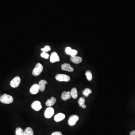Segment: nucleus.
Masks as SVG:
<instances>
[{
    "instance_id": "nucleus-9",
    "label": "nucleus",
    "mask_w": 135,
    "mask_h": 135,
    "mask_svg": "<svg viewBox=\"0 0 135 135\" xmlns=\"http://www.w3.org/2000/svg\"><path fill=\"white\" fill-rule=\"evenodd\" d=\"M39 90L38 84H34L30 89V93L33 95H35L38 93Z\"/></svg>"
},
{
    "instance_id": "nucleus-17",
    "label": "nucleus",
    "mask_w": 135,
    "mask_h": 135,
    "mask_svg": "<svg viewBox=\"0 0 135 135\" xmlns=\"http://www.w3.org/2000/svg\"><path fill=\"white\" fill-rule=\"evenodd\" d=\"M85 101V99L83 97H81V98H80L79 101H78V102L79 104V106L80 107H82L83 109H85L86 107V105L84 104Z\"/></svg>"
},
{
    "instance_id": "nucleus-11",
    "label": "nucleus",
    "mask_w": 135,
    "mask_h": 135,
    "mask_svg": "<svg viewBox=\"0 0 135 135\" xmlns=\"http://www.w3.org/2000/svg\"><path fill=\"white\" fill-rule=\"evenodd\" d=\"M65 115L63 113H58L55 116L54 120L55 121L59 122L62 121L65 119Z\"/></svg>"
},
{
    "instance_id": "nucleus-16",
    "label": "nucleus",
    "mask_w": 135,
    "mask_h": 135,
    "mask_svg": "<svg viewBox=\"0 0 135 135\" xmlns=\"http://www.w3.org/2000/svg\"><path fill=\"white\" fill-rule=\"evenodd\" d=\"M71 97L73 99H76L77 98L78 92L76 88H73L71 89Z\"/></svg>"
},
{
    "instance_id": "nucleus-7",
    "label": "nucleus",
    "mask_w": 135,
    "mask_h": 135,
    "mask_svg": "<svg viewBox=\"0 0 135 135\" xmlns=\"http://www.w3.org/2000/svg\"><path fill=\"white\" fill-rule=\"evenodd\" d=\"M31 108L36 111H39L42 108V105L40 102L38 101H36L32 104Z\"/></svg>"
},
{
    "instance_id": "nucleus-3",
    "label": "nucleus",
    "mask_w": 135,
    "mask_h": 135,
    "mask_svg": "<svg viewBox=\"0 0 135 135\" xmlns=\"http://www.w3.org/2000/svg\"><path fill=\"white\" fill-rule=\"evenodd\" d=\"M55 79L58 81L68 82L70 80L69 76L64 74H58L55 76Z\"/></svg>"
},
{
    "instance_id": "nucleus-4",
    "label": "nucleus",
    "mask_w": 135,
    "mask_h": 135,
    "mask_svg": "<svg viewBox=\"0 0 135 135\" xmlns=\"http://www.w3.org/2000/svg\"><path fill=\"white\" fill-rule=\"evenodd\" d=\"M21 82V79L19 76L14 78L10 82V85L12 88H16L19 86Z\"/></svg>"
},
{
    "instance_id": "nucleus-15",
    "label": "nucleus",
    "mask_w": 135,
    "mask_h": 135,
    "mask_svg": "<svg viewBox=\"0 0 135 135\" xmlns=\"http://www.w3.org/2000/svg\"><path fill=\"white\" fill-rule=\"evenodd\" d=\"M56 102V99L54 97H52L51 98L47 100L46 102V105L48 107H51L55 104Z\"/></svg>"
},
{
    "instance_id": "nucleus-13",
    "label": "nucleus",
    "mask_w": 135,
    "mask_h": 135,
    "mask_svg": "<svg viewBox=\"0 0 135 135\" xmlns=\"http://www.w3.org/2000/svg\"><path fill=\"white\" fill-rule=\"evenodd\" d=\"M71 92L64 91L62 92L61 96V98L63 100L67 101V100L71 98Z\"/></svg>"
},
{
    "instance_id": "nucleus-25",
    "label": "nucleus",
    "mask_w": 135,
    "mask_h": 135,
    "mask_svg": "<svg viewBox=\"0 0 135 135\" xmlns=\"http://www.w3.org/2000/svg\"><path fill=\"white\" fill-rule=\"evenodd\" d=\"M71 50H72V49L70 47H67L65 49V52L67 55H69Z\"/></svg>"
},
{
    "instance_id": "nucleus-12",
    "label": "nucleus",
    "mask_w": 135,
    "mask_h": 135,
    "mask_svg": "<svg viewBox=\"0 0 135 135\" xmlns=\"http://www.w3.org/2000/svg\"><path fill=\"white\" fill-rule=\"evenodd\" d=\"M47 82L46 81L44 80H41L39 82L38 85L39 86V90L41 92H44L46 89V84H47Z\"/></svg>"
},
{
    "instance_id": "nucleus-24",
    "label": "nucleus",
    "mask_w": 135,
    "mask_h": 135,
    "mask_svg": "<svg viewBox=\"0 0 135 135\" xmlns=\"http://www.w3.org/2000/svg\"><path fill=\"white\" fill-rule=\"evenodd\" d=\"M77 53L78 52L77 50H76L72 49L69 55L71 56H76L77 54Z\"/></svg>"
},
{
    "instance_id": "nucleus-21",
    "label": "nucleus",
    "mask_w": 135,
    "mask_h": 135,
    "mask_svg": "<svg viewBox=\"0 0 135 135\" xmlns=\"http://www.w3.org/2000/svg\"><path fill=\"white\" fill-rule=\"evenodd\" d=\"M16 135H25L23 129L20 127L17 128L16 131Z\"/></svg>"
},
{
    "instance_id": "nucleus-5",
    "label": "nucleus",
    "mask_w": 135,
    "mask_h": 135,
    "mask_svg": "<svg viewBox=\"0 0 135 135\" xmlns=\"http://www.w3.org/2000/svg\"><path fill=\"white\" fill-rule=\"evenodd\" d=\"M79 118L77 115H72L69 119L68 123L70 126H74L76 125V122L79 121Z\"/></svg>"
},
{
    "instance_id": "nucleus-10",
    "label": "nucleus",
    "mask_w": 135,
    "mask_h": 135,
    "mask_svg": "<svg viewBox=\"0 0 135 135\" xmlns=\"http://www.w3.org/2000/svg\"><path fill=\"white\" fill-rule=\"evenodd\" d=\"M61 68L62 70L68 71L70 72H73L74 69L71 66V65L69 63H63L61 65Z\"/></svg>"
},
{
    "instance_id": "nucleus-8",
    "label": "nucleus",
    "mask_w": 135,
    "mask_h": 135,
    "mask_svg": "<svg viewBox=\"0 0 135 135\" xmlns=\"http://www.w3.org/2000/svg\"><path fill=\"white\" fill-rule=\"evenodd\" d=\"M60 60L59 57L57 53L53 52L51 53L50 57V62L52 63H55L59 62Z\"/></svg>"
},
{
    "instance_id": "nucleus-14",
    "label": "nucleus",
    "mask_w": 135,
    "mask_h": 135,
    "mask_svg": "<svg viewBox=\"0 0 135 135\" xmlns=\"http://www.w3.org/2000/svg\"><path fill=\"white\" fill-rule=\"evenodd\" d=\"M70 60L72 62L75 64H79L82 62V58L80 56H71Z\"/></svg>"
},
{
    "instance_id": "nucleus-2",
    "label": "nucleus",
    "mask_w": 135,
    "mask_h": 135,
    "mask_svg": "<svg viewBox=\"0 0 135 135\" xmlns=\"http://www.w3.org/2000/svg\"><path fill=\"white\" fill-rule=\"evenodd\" d=\"M43 70V66L40 63H38L36 65L35 68L33 69L32 71V74L33 76L35 77L39 76L42 72Z\"/></svg>"
},
{
    "instance_id": "nucleus-26",
    "label": "nucleus",
    "mask_w": 135,
    "mask_h": 135,
    "mask_svg": "<svg viewBox=\"0 0 135 135\" xmlns=\"http://www.w3.org/2000/svg\"><path fill=\"white\" fill-rule=\"evenodd\" d=\"M51 135H62V134L60 132L57 131L53 132Z\"/></svg>"
},
{
    "instance_id": "nucleus-1",
    "label": "nucleus",
    "mask_w": 135,
    "mask_h": 135,
    "mask_svg": "<svg viewBox=\"0 0 135 135\" xmlns=\"http://www.w3.org/2000/svg\"><path fill=\"white\" fill-rule=\"evenodd\" d=\"M14 99L11 96L4 94L0 97V101L2 103L5 104H9L13 102Z\"/></svg>"
},
{
    "instance_id": "nucleus-23",
    "label": "nucleus",
    "mask_w": 135,
    "mask_h": 135,
    "mask_svg": "<svg viewBox=\"0 0 135 135\" xmlns=\"http://www.w3.org/2000/svg\"><path fill=\"white\" fill-rule=\"evenodd\" d=\"M51 50V48L50 46H46L44 48H41V50L43 51V52H47L48 51H50Z\"/></svg>"
},
{
    "instance_id": "nucleus-27",
    "label": "nucleus",
    "mask_w": 135,
    "mask_h": 135,
    "mask_svg": "<svg viewBox=\"0 0 135 135\" xmlns=\"http://www.w3.org/2000/svg\"><path fill=\"white\" fill-rule=\"evenodd\" d=\"M130 135H135V130L133 131L130 133Z\"/></svg>"
},
{
    "instance_id": "nucleus-18",
    "label": "nucleus",
    "mask_w": 135,
    "mask_h": 135,
    "mask_svg": "<svg viewBox=\"0 0 135 135\" xmlns=\"http://www.w3.org/2000/svg\"><path fill=\"white\" fill-rule=\"evenodd\" d=\"M25 135H34V131L32 128L27 127L24 131Z\"/></svg>"
},
{
    "instance_id": "nucleus-20",
    "label": "nucleus",
    "mask_w": 135,
    "mask_h": 135,
    "mask_svg": "<svg viewBox=\"0 0 135 135\" xmlns=\"http://www.w3.org/2000/svg\"><path fill=\"white\" fill-rule=\"evenodd\" d=\"M83 95H84L86 97H88L90 94H91L92 93L91 90L89 88L85 89L83 90Z\"/></svg>"
},
{
    "instance_id": "nucleus-28",
    "label": "nucleus",
    "mask_w": 135,
    "mask_h": 135,
    "mask_svg": "<svg viewBox=\"0 0 135 135\" xmlns=\"http://www.w3.org/2000/svg\"></svg>"
},
{
    "instance_id": "nucleus-6",
    "label": "nucleus",
    "mask_w": 135,
    "mask_h": 135,
    "mask_svg": "<svg viewBox=\"0 0 135 135\" xmlns=\"http://www.w3.org/2000/svg\"><path fill=\"white\" fill-rule=\"evenodd\" d=\"M54 113H55V111H54V109L51 107H49L47 108L45 110V112H44V116L46 118L49 119L53 116Z\"/></svg>"
},
{
    "instance_id": "nucleus-22",
    "label": "nucleus",
    "mask_w": 135,
    "mask_h": 135,
    "mask_svg": "<svg viewBox=\"0 0 135 135\" xmlns=\"http://www.w3.org/2000/svg\"><path fill=\"white\" fill-rule=\"evenodd\" d=\"M41 56L43 58L45 59H48L49 58V55L46 52H42L41 54Z\"/></svg>"
},
{
    "instance_id": "nucleus-19",
    "label": "nucleus",
    "mask_w": 135,
    "mask_h": 135,
    "mask_svg": "<svg viewBox=\"0 0 135 135\" xmlns=\"http://www.w3.org/2000/svg\"><path fill=\"white\" fill-rule=\"evenodd\" d=\"M85 76L87 78V80L89 81H91L92 79V73L90 71H87L85 73Z\"/></svg>"
}]
</instances>
